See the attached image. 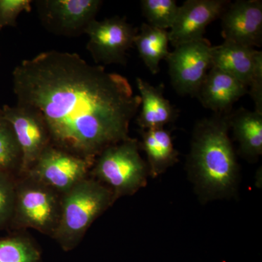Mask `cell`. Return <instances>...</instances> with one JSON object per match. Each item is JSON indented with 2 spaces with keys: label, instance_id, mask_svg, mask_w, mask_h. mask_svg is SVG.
I'll return each mask as SVG.
<instances>
[{
  "label": "cell",
  "instance_id": "ac0fdd59",
  "mask_svg": "<svg viewBox=\"0 0 262 262\" xmlns=\"http://www.w3.org/2000/svg\"><path fill=\"white\" fill-rule=\"evenodd\" d=\"M169 43L168 31L155 28L148 24H141L134 39V46L152 75L159 72L160 62L168 58Z\"/></svg>",
  "mask_w": 262,
  "mask_h": 262
},
{
  "label": "cell",
  "instance_id": "2e32d148",
  "mask_svg": "<svg viewBox=\"0 0 262 262\" xmlns=\"http://www.w3.org/2000/svg\"><path fill=\"white\" fill-rule=\"evenodd\" d=\"M229 123L239 155L256 163L262 155V114L241 107L230 113Z\"/></svg>",
  "mask_w": 262,
  "mask_h": 262
},
{
  "label": "cell",
  "instance_id": "ba28073f",
  "mask_svg": "<svg viewBox=\"0 0 262 262\" xmlns=\"http://www.w3.org/2000/svg\"><path fill=\"white\" fill-rule=\"evenodd\" d=\"M174 48L165 60L172 86L182 96L196 97L211 68V42L203 38Z\"/></svg>",
  "mask_w": 262,
  "mask_h": 262
},
{
  "label": "cell",
  "instance_id": "7402d4cb",
  "mask_svg": "<svg viewBox=\"0 0 262 262\" xmlns=\"http://www.w3.org/2000/svg\"><path fill=\"white\" fill-rule=\"evenodd\" d=\"M17 183L11 173L0 171V229L13 220L16 199Z\"/></svg>",
  "mask_w": 262,
  "mask_h": 262
},
{
  "label": "cell",
  "instance_id": "8992f818",
  "mask_svg": "<svg viewBox=\"0 0 262 262\" xmlns=\"http://www.w3.org/2000/svg\"><path fill=\"white\" fill-rule=\"evenodd\" d=\"M139 32L126 18L115 16L103 20H95L86 27L89 37L87 50L98 65H126L127 52L134 47Z\"/></svg>",
  "mask_w": 262,
  "mask_h": 262
},
{
  "label": "cell",
  "instance_id": "603a6c76",
  "mask_svg": "<svg viewBox=\"0 0 262 262\" xmlns=\"http://www.w3.org/2000/svg\"><path fill=\"white\" fill-rule=\"evenodd\" d=\"M32 4L30 0H0V31L5 27H15L19 15L30 12Z\"/></svg>",
  "mask_w": 262,
  "mask_h": 262
},
{
  "label": "cell",
  "instance_id": "30bf717a",
  "mask_svg": "<svg viewBox=\"0 0 262 262\" xmlns=\"http://www.w3.org/2000/svg\"><path fill=\"white\" fill-rule=\"evenodd\" d=\"M43 27L53 34L77 37L96 19L101 0H41L35 2Z\"/></svg>",
  "mask_w": 262,
  "mask_h": 262
},
{
  "label": "cell",
  "instance_id": "4fadbf2b",
  "mask_svg": "<svg viewBox=\"0 0 262 262\" xmlns=\"http://www.w3.org/2000/svg\"><path fill=\"white\" fill-rule=\"evenodd\" d=\"M248 94V88L233 76L211 67L200 88L196 98L203 107L214 114L232 113V106Z\"/></svg>",
  "mask_w": 262,
  "mask_h": 262
},
{
  "label": "cell",
  "instance_id": "7c38bea8",
  "mask_svg": "<svg viewBox=\"0 0 262 262\" xmlns=\"http://www.w3.org/2000/svg\"><path fill=\"white\" fill-rule=\"evenodd\" d=\"M222 35L230 41L253 48L262 45V2L237 0L220 17Z\"/></svg>",
  "mask_w": 262,
  "mask_h": 262
},
{
  "label": "cell",
  "instance_id": "d4e9b609",
  "mask_svg": "<svg viewBox=\"0 0 262 262\" xmlns=\"http://www.w3.org/2000/svg\"><path fill=\"white\" fill-rule=\"evenodd\" d=\"M5 124H7V122L5 121L4 117H3V115H2V111L0 110V128L4 126Z\"/></svg>",
  "mask_w": 262,
  "mask_h": 262
},
{
  "label": "cell",
  "instance_id": "277c9868",
  "mask_svg": "<svg viewBox=\"0 0 262 262\" xmlns=\"http://www.w3.org/2000/svg\"><path fill=\"white\" fill-rule=\"evenodd\" d=\"M139 149V141L130 138L108 146L95 160L91 174L112 191L115 201L135 194L146 184L149 168Z\"/></svg>",
  "mask_w": 262,
  "mask_h": 262
},
{
  "label": "cell",
  "instance_id": "8fae6325",
  "mask_svg": "<svg viewBox=\"0 0 262 262\" xmlns=\"http://www.w3.org/2000/svg\"><path fill=\"white\" fill-rule=\"evenodd\" d=\"M229 0H187L179 6L178 14L168 32L174 48L204 38L208 26L220 18L230 4Z\"/></svg>",
  "mask_w": 262,
  "mask_h": 262
},
{
  "label": "cell",
  "instance_id": "5bb4252c",
  "mask_svg": "<svg viewBox=\"0 0 262 262\" xmlns=\"http://www.w3.org/2000/svg\"><path fill=\"white\" fill-rule=\"evenodd\" d=\"M261 58V51L230 41L212 46L211 67L233 76L247 88L256 63Z\"/></svg>",
  "mask_w": 262,
  "mask_h": 262
},
{
  "label": "cell",
  "instance_id": "52a82bcc",
  "mask_svg": "<svg viewBox=\"0 0 262 262\" xmlns=\"http://www.w3.org/2000/svg\"><path fill=\"white\" fill-rule=\"evenodd\" d=\"M95 161L48 146L24 177L42 183L63 194L89 177Z\"/></svg>",
  "mask_w": 262,
  "mask_h": 262
},
{
  "label": "cell",
  "instance_id": "cb8c5ba5",
  "mask_svg": "<svg viewBox=\"0 0 262 262\" xmlns=\"http://www.w3.org/2000/svg\"><path fill=\"white\" fill-rule=\"evenodd\" d=\"M248 91L254 103V111L262 114V58L256 63Z\"/></svg>",
  "mask_w": 262,
  "mask_h": 262
},
{
  "label": "cell",
  "instance_id": "e0dca14e",
  "mask_svg": "<svg viewBox=\"0 0 262 262\" xmlns=\"http://www.w3.org/2000/svg\"><path fill=\"white\" fill-rule=\"evenodd\" d=\"M141 147L147 158L149 175L156 178L179 162V151L165 127L141 130Z\"/></svg>",
  "mask_w": 262,
  "mask_h": 262
},
{
  "label": "cell",
  "instance_id": "6da1fadb",
  "mask_svg": "<svg viewBox=\"0 0 262 262\" xmlns=\"http://www.w3.org/2000/svg\"><path fill=\"white\" fill-rule=\"evenodd\" d=\"M12 75L17 105L42 117L58 149L95 161L108 146L130 139L141 101L126 77L55 50L24 60Z\"/></svg>",
  "mask_w": 262,
  "mask_h": 262
},
{
  "label": "cell",
  "instance_id": "7a4b0ae2",
  "mask_svg": "<svg viewBox=\"0 0 262 262\" xmlns=\"http://www.w3.org/2000/svg\"><path fill=\"white\" fill-rule=\"evenodd\" d=\"M230 113L202 119L193 130L187 168L201 202L229 198L238 190L239 164L229 136Z\"/></svg>",
  "mask_w": 262,
  "mask_h": 262
},
{
  "label": "cell",
  "instance_id": "44dd1931",
  "mask_svg": "<svg viewBox=\"0 0 262 262\" xmlns=\"http://www.w3.org/2000/svg\"><path fill=\"white\" fill-rule=\"evenodd\" d=\"M21 162V152L11 127L7 122L0 128V171L18 170Z\"/></svg>",
  "mask_w": 262,
  "mask_h": 262
},
{
  "label": "cell",
  "instance_id": "9a60e30c",
  "mask_svg": "<svg viewBox=\"0 0 262 262\" xmlns=\"http://www.w3.org/2000/svg\"><path fill=\"white\" fill-rule=\"evenodd\" d=\"M136 82L141 101V110L137 117L141 130L164 127L177 120L178 110L164 96L163 84L151 85L140 77Z\"/></svg>",
  "mask_w": 262,
  "mask_h": 262
},
{
  "label": "cell",
  "instance_id": "d6986e66",
  "mask_svg": "<svg viewBox=\"0 0 262 262\" xmlns=\"http://www.w3.org/2000/svg\"><path fill=\"white\" fill-rule=\"evenodd\" d=\"M0 262H42V255L30 239L7 237L0 239Z\"/></svg>",
  "mask_w": 262,
  "mask_h": 262
},
{
  "label": "cell",
  "instance_id": "5b68a950",
  "mask_svg": "<svg viewBox=\"0 0 262 262\" xmlns=\"http://www.w3.org/2000/svg\"><path fill=\"white\" fill-rule=\"evenodd\" d=\"M61 194L29 177L17 183L14 213L11 222L53 236L59 222Z\"/></svg>",
  "mask_w": 262,
  "mask_h": 262
},
{
  "label": "cell",
  "instance_id": "3957f363",
  "mask_svg": "<svg viewBox=\"0 0 262 262\" xmlns=\"http://www.w3.org/2000/svg\"><path fill=\"white\" fill-rule=\"evenodd\" d=\"M115 201L113 192L102 183L89 177L83 179L61 194L59 222L52 237L63 251H72Z\"/></svg>",
  "mask_w": 262,
  "mask_h": 262
},
{
  "label": "cell",
  "instance_id": "ffe728a7",
  "mask_svg": "<svg viewBox=\"0 0 262 262\" xmlns=\"http://www.w3.org/2000/svg\"><path fill=\"white\" fill-rule=\"evenodd\" d=\"M141 8L149 25L168 31L175 21L179 6L176 0H142Z\"/></svg>",
  "mask_w": 262,
  "mask_h": 262
},
{
  "label": "cell",
  "instance_id": "9c48e42d",
  "mask_svg": "<svg viewBox=\"0 0 262 262\" xmlns=\"http://www.w3.org/2000/svg\"><path fill=\"white\" fill-rule=\"evenodd\" d=\"M2 115L9 124L18 141L20 152L19 173L26 176L44 150L51 145V138L42 117L26 106L5 105Z\"/></svg>",
  "mask_w": 262,
  "mask_h": 262
},
{
  "label": "cell",
  "instance_id": "484cf974",
  "mask_svg": "<svg viewBox=\"0 0 262 262\" xmlns=\"http://www.w3.org/2000/svg\"><path fill=\"white\" fill-rule=\"evenodd\" d=\"M0 110H1V108H0Z\"/></svg>",
  "mask_w": 262,
  "mask_h": 262
}]
</instances>
